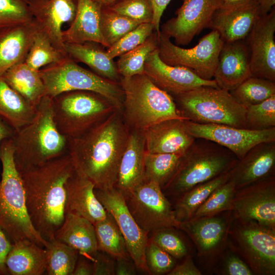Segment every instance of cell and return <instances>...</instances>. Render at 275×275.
I'll return each instance as SVG.
<instances>
[{"mask_svg": "<svg viewBox=\"0 0 275 275\" xmlns=\"http://www.w3.org/2000/svg\"><path fill=\"white\" fill-rule=\"evenodd\" d=\"M129 129L122 113L116 111L82 135L68 139L75 172L91 181L95 189L115 187Z\"/></svg>", "mask_w": 275, "mask_h": 275, "instance_id": "cell-1", "label": "cell"}, {"mask_svg": "<svg viewBox=\"0 0 275 275\" xmlns=\"http://www.w3.org/2000/svg\"><path fill=\"white\" fill-rule=\"evenodd\" d=\"M75 170L68 153L20 173L27 211L33 226L52 239L65 215V184Z\"/></svg>", "mask_w": 275, "mask_h": 275, "instance_id": "cell-2", "label": "cell"}, {"mask_svg": "<svg viewBox=\"0 0 275 275\" xmlns=\"http://www.w3.org/2000/svg\"><path fill=\"white\" fill-rule=\"evenodd\" d=\"M12 139L20 174L68 153V139L56 127L52 99L47 96L41 100L32 120L16 130Z\"/></svg>", "mask_w": 275, "mask_h": 275, "instance_id": "cell-3", "label": "cell"}, {"mask_svg": "<svg viewBox=\"0 0 275 275\" xmlns=\"http://www.w3.org/2000/svg\"><path fill=\"white\" fill-rule=\"evenodd\" d=\"M12 138L0 143L2 173L0 181V229L9 241L29 239L42 248L45 240L36 231L28 214L24 190L14 160Z\"/></svg>", "mask_w": 275, "mask_h": 275, "instance_id": "cell-4", "label": "cell"}, {"mask_svg": "<svg viewBox=\"0 0 275 275\" xmlns=\"http://www.w3.org/2000/svg\"><path fill=\"white\" fill-rule=\"evenodd\" d=\"M124 93L123 117L132 130L144 131L170 119L187 120L178 111L173 97L155 85L144 73L121 77Z\"/></svg>", "mask_w": 275, "mask_h": 275, "instance_id": "cell-5", "label": "cell"}, {"mask_svg": "<svg viewBox=\"0 0 275 275\" xmlns=\"http://www.w3.org/2000/svg\"><path fill=\"white\" fill-rule=\"evenodd\" d=\"M238 160L226 148L210 140L195 138L162 191L166 196L177 199L194 187L230 171Z\"/></svg>", "mask_w": 275, "mask_h": 275, "instance_id": "cell-6", "label": "cell"}, {"mask_svg": "<svg viewBox=\"0 0 275 275\" xmlns=\"http://www.w3.org/2000/svg\"><path fill=\"white\" fill-rule=\"evenodd\" d=\"M172 96L180 113L187 120L246 129V107L228 91L202 86Z\"/></svg>", "mask_w": 275, "mask_h": 275, "instance_id": "cell-7", "label": "cell"}, {"mask_svg": "<svg viewBox=\"0 0 275 275\" xmlns=\"http://www.w3.org/2000/svg\"><path fill=\"white\" fill-rule=\"evenodd\" d=\"M45 96L52 98L66 92L85 91L97 93L122 112L124 93L119 82L104 78L79 66L68 56L39 70Z\"/></svg>", "mask_w": 275, "mask_h": 275, "instance_id": "cell-8", "label": "cell"}, {"mask_svg": "<svg viewBox=\"0 0 275 275\" xmlns=\"http://www.w3.org/2000/svg\"><path fill=\"white\" fill-rule=\"evenodd\" d=\"M52 99L54 122L67 139L82 135L118 111L104 97L90 91L66 92Z\"/></svg>", "mask_w": 275, "mask_h": 275, "instance_id": "cell-9", "label": "cell"}, {"mask_svg": "<svg viewBox=\"0 0 275 275\" xmlns=\"http://www.w3.org/2000/svg\"><path fill=\"white\" fill-rule=\"evenodd\" d=\"M227 246L243 260L254 274H275V229L233 216Z\"/></svg>", "mask_w": 275, "mask_h": 275, "instance_id": "cell-10", "label": "cell"}, {"mask_svg": "<svg viewBox=\"0 0 275 275\" xmlns=\"http://www.w3.org/2000/svg\"><path fill=\"white\" fill-rule=\"evenodd\" d=\"M223 43L214 30L201 38L196 46L187 49L173 44L160 32L158 34V54L164 63L187 68L206 80L213 79Z\"/></svg>", "mask_w": 275, "mask_h": 275, "instance_id": "cell-11", "label": "cell"}, {"mask_svg": "<svg viewBox=\"0 0 275 275\" xmlns=\"http://www.w3.org/2000/svg\"><path fill=\"white\" fill-rule=\"evenodd\" d=\"M124 196L133 217L148 233L164 228L179 229L181 223L173 207L157 183L144 181Z\"/></svg>", "mask_w": 275, "mask_h": 275, "instance_id": "cell-12", "label": "cell"}, {"mask_svg": "<svg viewBox=\"0 0 275 275\" xmlns=\"http://www.w3.org/2000/svg\"><path fill=\"white\" fill-rule=\"evenodd\" d=\"M94 192L106 211L115 219L136 268L151 274L145 255L148 233L142 229L133 217L124 195L116 187L103 190L95 189Z\"/></svg>", "mask_w": 275, "mask_h": 275, "instance_id": "cell-13", "label": "cell"}, {"mask_svg": "<svg viewBox=\"0 0 275 275\" xmlns=\"http://www.w3.org/2000/svg\"><path fill=\"white\" fill-rule=\"evenodd\" d=\"M233 219L232 210L181 222L179 229L191 239L199 257L208 262L220 259L227 248L228 232Z\"/></svg>", "mask_w": 275, "mask_h": 275, "instance_id": "cell-14", "label": "cell"}, {"mask_svg": "<svg viewBox=\"0 0 275 275\" xmlns=\"http://www.w3.org/2000/svg\"><path fill=\"white\" fill-rule=\"evenodd\" d=\"M186 131L195 138L210 140L222 146L241 159L257 144L275 141V127L256 130L217 124H202L184 120Z\"/></svg>", "mask_w": 275, "mask_h": 275, "instance_id": "cell-15", "label": "cell"}, {"mask_svg": "<svg viewBox=\"0 0 275 275\" xmlns=\"http://www.w3.org/2000/svg\"><path fill=\"white\" fill-rule=\"evenodd\" d=\"M232 211L234 217L275 229V176L236 190Z\"/></svg>", "mask_w": 275, "mask_h": 275, "instance_id": "cell-16", "label": "cell"}, {"mask_svg": "<svg viewBox=\"0 0 275 275\" xmlns=\"http://www.w3.org/2000/svg\"><path fill=\"white\" fill-rule=\"evenodd\" d=\"M176 17L168 20L160 33L174 39L177 45L188 44L194 37L208 28L215 12L223 6V0H182Z\"/></svg>", "mask_w": 275, "mask_h": 275, "instance_id": "cell-17", "label": "cell"}, {"mask_svg": "<svg viewBox=\"0 0 275 275\" xmlns=\"http://www.w3.org/2000/svg\"><path fill=\"white\" fill-rule=\"evenodd\" d=\"M275 9L260 17L245 39L252 76L275 81Z\"/></svg>", "mask_w": 275, "mask_h": 275, "instance_id": "cell-18", "label": "cell"}, {"mask_svg": "<svg viewBox=\"0 0 275 275\" xmlns=\"http://www.w3.org/2000/svg\"><path fill=\"white\" fill-rule=\"evenodd\" d=\"M144 72L155 85L171 96L202 86L218 88L214 79H204L187 68L164 63L159 58L158 47L148 56Z\"/></svg>", "mask_w": 275, "mask_h": 275, "instance_id": "cell-19", "label": "cell"}, {"mask_svg": "<svg viewBox=\"0 0 275 275\" xmlns=\"http://www.w3.org/2000/svg\"><path fill=\"white\" fill-rule=\"evenodd\" d=\"M33 19L39 29L57 48L65 53L62 28L73 20L77 0H28Z\"/></svg>", "mask_w": 275, "mask_h": 275, "instance_id": "cell-20", "label": "cell"}, {"mask_svg": "<svg viewBox=\"0 0 275 275\" xmlns=\"http://www.w3.org/2000/svg\"><path fill=\"white\" fill-rule=\"evenodd\" d=\"M266 14L259 0H252L234 7L218 9L208 28L217 31L224 42L244 40L257 20Z\"/></svg>", "mask_w": 275, "mask_h": 275, "instance_id": "cell-21", "label": "cell"}, {"mask_svg": "<svg viewBox=\"0 0 275 275\" xmlns=\"http://www.w3.org/2000/svg\"><path fill=\"white\" fill-rule=\"evenodd\" d=\"M251 76L250 53L245 39L224 42L213 78L218 88L230 92Z\"/></svg>", "mask_w": 275, "mask_h": 275, "instance_id": "cell-22", "label": "cell"}, {"mask_svg": "<svg viewBox=\"0 0 275 275\" xmlns=\"http://www.w3.org/2000/svg\"><path fill=\"white\" fill-rule=\"evenodd\" d=\"M275 141L260 143L250 149L230 170L229 180L236 190L274 176Z\"/></svg>", "mask_w": 275, "mask_h": 275, "instance_id": "cell-23", "label": "cell"}, {"mask_svg": "<svg viewBox=\"0 0 275 275\" xmlns=\"http://www.w3.org/2000/svg\"><path fill=\"white\" fill-rule=\"evenodd\" d=\"M65 188V214L81 216L93 225L106 218L107 212L96 197L91 181L75 171L67 181Z\"/></svg>", "mask_w": 275, "mask_h": 275, "instance_id": "cell-24", "label": "cell"}, {"mask_svg": "<svg viewBox=\"0 0 275 275\" xmlns=\"http://www.w3.org/2000/svg\"><path fill=\"white\" fill-rule=\"evenodd\" d=\"M184 121L168 120L144 130L146 151L152 153H185L195 138L185 129Z\"/></svg>", "mask_w": 275, "mask_h": 275, "instance_id": "cell-25", "label": "cell"}, {"mask_svg": "<svg viewBox=\"0 0 275 275\" xmlns=\"http://www.w3.org/2000/svg\"><path fill=\"white\" fill-rule=\"evenodd\" d=\"M145 152L143 131L132 130L120 161L115 186L124 195L144 181Z\"/></svg>", "mask_w": 275, "mask_h": 275, "instance_id": "cell-26", "label": "cell"}, {"mask_svg": "<svg viewBox=\"0 0 275 275\" xmlns=\"http://www.w3.org/2000/svg\"><path fill=\"white\" fill-rule=\"evenodd\" d=\"M101 9L92 0H77L75 17L63 32L64 43L93 42L108 48L100 28Z\"/></svg>", "mask_w": 275, "mask_h": 275, "instance_id": "cell-27", "label": "cell"}, {"mask_svg": "<svg viewBox=\"0 0 275 275\" xmlns=\"http://www.w3.org/2000/svg\"><path fill=\"white\" fill-rule=\"evenodd\" d=\"M38 27L32 21L0 30V75L24 62Z\"/></svg>", "mask_w": 275, "mask_h": 275, "instance_id": "cell-28", "label": "cell"}, {"mask_svg": "<svg viewBox=\"0 0 275 275\" xmlns=\"http://www.w3.org/2000/svg\"><path fill=\"white\" fill-rule=\"evenodd\" d=\"M54 239L78 251L93 261L98 251L94 225L87 219L66 213L63 223L56 231Z\"/></svg>", "mask_w": 275, "mask_h": 275, "instance_id": "cell-29", "label": "cell"}, {"mask_svg": "<svg viewBox=\"0 0 275 275\" xmlns=\"http://www.w3.org/2000/svg\"><path fill=\"white\" fill-rule=\"evenodd\" d=\"M5 264L9 274L42 275L46 271L45 248L29 239L12 243Z\"/></svg>", "mask_w": 275, "mask_h": 275, "instance_id": "cell-30", "label": "cell"}, {"mask_svg": "<svg viewBox=\"0 0 275 275\" xmlns=\"http://www.w3.org/2000/svg\"><path fill=\"white\" fill-rule=\"evenodd\" d=\"M94 44L65 43L64 49L67 56L75 62H82L100 76L118 82L120 75L114 60L106 51Z\"/></svg>", "mask_w": 275, "mask_h": 275, "instance_id": "cell-31", "label": "cell"}, {"mask_svg": "<svg viewBox=\"0 0 275 275\" xmlns=\"http://www.w3.org/2000/svg\"><path fill=\"white\" fill-rule=\"evenodd\" d=\"M2 76L14 91L35 108L45 96V87L39 71L31 68L24 62L12 66Z\"/></svg>", "mask_w": 275, "mask_h": 275, "instance_id": "cell-32", "label": "cell"}, {"mask_svg": "<svg viewBox=\"0 0 275 275\" xmlns=\"http://www.w3.org/2000/svg\"><path fill=\"white\" fill-rule=\"evenodd\" d=\"M36 108L14 91L0 75V117L15 131L34 117Z\"/></svg>", "mask_w": 275, "mask_h": 275, "instance_id": "cell-33", "label": "cell"}, {"mask_svg": "<svg viewBox=\"0 0 275 275\" xmlns=\"http://www.w3.org/2000/svg\"><path fill=\"white\" fill-rule=\"evenodd\" d=\"M230 171L194 187L177 198L173 207L177 219L180 223L190 219L211 193L229 180Z\"/></svg>", "mask_w": 275, "mask_h": 275, "instance_id": "cell-34", "label": "cell"}, {"mask_svg": "<svg viewBox=\"0 0 275 275\" xmlns=\"http://www.w3.org/2000/svg\"><path fill=\"white\" fill-rule=\"evenodd\" d=\"M94 226L98 251L107 254L115 260L130 258L124 238L109 213L107 212L106 218Z\"/></svg>", "mask_w": 275, "mask_h": 275, "instance_id": "cell-35", "label": "cell"}, {"mask_svg": "<svg viewBox=\"0 0 275 275\" xmlns=\"http://www.w3.org/2000/svg\"><path fill=\"white\" fill-rule=\"evenodd\" d=\"M184 153H152L146 151L144 181H154L162 188L175 173Z\"/></svg>", "mask_w": 275, "mask_h": 275, "instance_id": "cell-36", "label": "cell"}, {"mask_svg": "<svg viewBox=\"0 0 275 275\" xmlns=\"http://www.w3.org/2000/svg\"><path fill=\"white\" fill-rule=\"evenodd\" d=\"M44 248L47 274H72L79 256L77 251L54 238L47 241Z\"/></svg>", "mask_w": 275, "mask_h": 275, "instance_id": "cell-37", "label": "cell"}, {"mask_svg": "<svg viewBox=\"0 0 275 275\" xmlns=\"http://www.w3.org/2000/svg\"><path fill=\"white\" fill-rule=\"evenodd\" d=\"M67 57L66 53L56 47L38 28L24 62L31 68L39 71L46 66L62 61Z\"/></svg>", "mask_w": 275, "mask_h": 275, "instance_id": "cell-38", "label": "cell"}, {"mask_svg": "<svg viewBox=\"0 0 275 275\" xmlns=\"http://www.w3.org/2000/svg\"><path fill=\"white\" fill-rule=\"evenodd\" d=\"M158 47V33L154 31L142 44L119 56L116 66L123 77L144 74L148 56Z\"/></svg>", "mask_w": 275, "mask_h": 275, "instance_id": "cell-39", "label": "cell"}, {"mask_svg": "<svg viewBox=\"0 0 275 275\" xmlns=\"http://www.w3.org/2000/svg\"><path fill=\"white\" fill-rule=\"evenodd\" d=\"M230 92L237 101L247 107L275 95V81L251 76Z\"/></svg>", "mask_w": 275, "mask_h": 275, "instance_id": "cell-40", "label": "cell"}, {"mask_svg": "<svg viewBox=\"0 0 275 275\" xmlns=\"http://www.w3.org/2000/svg\"><path fill=\"white\" fill-rule=\"evenodd\" d=\"M140 24L139 22L118 14L108 8L101 9V31L109 47Z\"/></svg>", "mask_w": 275, "mask_h": 275, "instance_id": "cell-41", "label": "cell"}, {"mask_svg": "<svg viewBox=\"0 0 275 275\" xmlns=\"http://www.w3.org/2000/svg\"><path fill=\"white\" fill-rule=\"evenodd\" d=\"M236 190L234 183L229 180L211 193L190 219H196L225 211L232 210L233 200Z\"/></svg>", "mask_w": 275, "mask_h": 275, "instance_id": "cell-42", "label": "cell"}, {"mask_svg": "<svg viewBox=\"0 0 275 275\" xmlns=\"http://www.w3.org/2000/svg\"><path fill=\"white\" fill-rule=\"evenodd\" d=\"M275 127V95L246 107V129L264 130Z\"/></svg>", "mask_w": 275, "mask_h": 275, "instance_id": "cell-43", "label": "cell"}, {"mask_svg": "<svg viewBox=\"0 0 275 275\" xmlns=\"http://www.w3.org/2000/svg\"><path fill=\"white\" fill-rule=\"evenodd\" d=\"M154 31L152 23H141L107 48L106 54L113 60L143 43Z\"/></svg>", "mask_w": 275, "mask_h": 275, "instance_id": "cell-44", "label": "cell"}, {"mask_svg": "<svg viewBox=\"0 0 275 275\" xmlns=\"http://www.w3.org/2000/svg\"><path fill=\"white\" fill-rule=\"evenodd\" d=\"M33 20L28 0H0V30Z\"/></svg>", "mask_w": 275, "mask_h": 275, "instance_id": "cell-45", "label": "cell"}, {"mask_svg": "<svg viewBox=\"0 0 275 275\" xmlns=\"http://www.w3.org/2000/svg\"><path fill=\"white\" fill-rule=\"evenodd\" d=\"M107 8L140 23L152 22L153 10L150 0H118Z\"/></svg>", "mask_w": 275, "mask_h": 275, "instance_id": "cell-46", "label": "cell"}, {"mask_svg": "<svg viewBox=\"0 0 275 275\" xmlns=\"http://www.w3.org/2000/svg\"><path fill=\"white\" fill-rule=\"evenodd\" d=\"M152 233L150 239L174 258L181 259L188 255L186 244L174 228H164Z\"/></svg>", "mask_w": 275, "mask_h": 275, "instance_id": "cell-47", "label": "cell"}, {"mask_svg": "<svg viewBox=\"0 0 275 275\" xmlns=\"http://www.w3.org/2000/svg\"><path fill=\"white\" fill-rule=\"evenodd\" d=\"M145 255L151 274H168L176 265L174 258L149 238Z\"/></svg>", "mask_w": 275, "mask_h": 275, "instance_id": "cell-48", "label": "cell"}, {"mask_svg": "<svg viewBox=\"0 0 275 275\" xmlns=\"http://www.w3.org/2000/svg\"><path fill=\"white\" fill-rule=\"evenodd\" d=\"M222 257L218 274L224 275H252L253 271L243 260L233 251L225 250Z\"/></svg>", "mask_w": 275, "mask_h": 275, "instance_id": "cell-49", "label": "cell"}, {"mask_svg": "<svg viewBox=\"0 0 275 275\" xmlns=\"http://www.w3.org/2000/svg\"><path fill=\"white\" fill-rule=\"evenodd\" d=\"M114 258L103 252L98 251L93 263V275L115 274L116 263Z\"/></svg>", "mask_w": 275, "mask_h": 275, "instance_id": "cell-50", "label": "cell"}, {"mask_svg": "<svg viewBox=\"0 0 275 275\" xmlns=\"http://www.w3.org/2000/svg\"><path fill=\"white\" fill-rule=\"evenodd\" d=\"M167 274L201 275L202 273L195 264L191 256L187 255L181 264L175 265Z\"/></svg>", "mask_w": 275, "mask_h": 275, "instance_id": "cell-51", "label": "cell"}, {"mask_svg": "<svg viewBox=\"0 0 275 275\" xmlns=\"http://www.w3.org/2000/svg\"><path fill=\"white\" fill-rule=\"evenodd\" d=\"M153 10L152 23L154 29L158 34L160 32V21L162 14L171 0H150Z\"/></svg>", "mask_w": 275, "mask_h": 275, "instance_id": "cell-52", "label": "cell"}, {"mask_svg": "<svg viewBox=\"0 0 275 275\" xmlns=\"http://www.w3.org/2000/svg\"><path fill=\"white\" fill-rule=\"evenodd\" d=\"M11 245V242L0 229V275L9 274L5 264V260Z\"/></svg>", "mask_w": 275, "mask_h": 275, "instance_id": "cell-53", "label": "cell"}, {"mask_svg": "<svg viewBox=\"0 0 275 275\" xmlns=\"http://www.w3.org/2000/svg\"><path fill=\"white\" fill-rule=\"evenodd\" d=\"M130 258H122L116 260L115 274L133 275L136 274V266Z\"/></svg>", "mask_w": 275, "mask_h": 275, "instance_id": "cell-54", "label": "cell"}, {"mask_svg": "<svg viewBox=\"0 0 275 275\" xmlns=\"http://www.w3.org/2000/svg\"><path fill=\"white\" fill-rule=\"evenodd\" d=\"M93 275L92 261L80 255L78 256L72 275Z\"/></svg>", "mask_w": 275, "mask_h": 275, "instance_id": "cell-55", "label": "cell"}, {"mask_svg": "<svg viewBox=\"0 0 275 275\" xmlns=\"http://www.w3.org/2000/svg\"><path fill=\"white\" fill-rule=\"evenodd\" d=\"M15 130L0 117V143L4 140L12 138Z\"/></svg>", "mask_w": 275, "mask_h": 275, "instance_id": "cell-56", "label": "cell"}, {"mask_svg": "<svg viewBox=\"0 0 275 275\" xmlns=\"http://www.w3.org/2000/svg\"><path fill=\"white\" fill-rule=\"evenodd\" d=\"M252 0H223V6L222 8H230L238 6Z\"/></svg>", "mask_w": 275, "mask_h": 275, "instance_id": "cell-57", "label": "cell"}, {"mask_svg": "<svg viewBox=\"0 0 275 275\" xmlns=\"http://www.w3.org/2000/svg\"><path fill=\"white\" fill-rule=\"evenodd\" d=\"M261 7L266 14L274 7L275 0H259Z\"/></svg>", "mask_w": 275, "mask_h": 275, "instance_id": "cell-58", "label": "cell"}, {"mask_svg": "<svg viewBox=\"0 0 275 275\" xmlns=\"http://www.w3.org/2000/svg\"><path fill=\"white\" fill-rule=\"evenodd\" d=\"M94 2L99 5L101 8H107L114 3L118 0H92Z\"/></svg>", "mask_w": 275, "mask_h": 275, "instance_id": "cell-59", "label": "cell"}]
</instances>
